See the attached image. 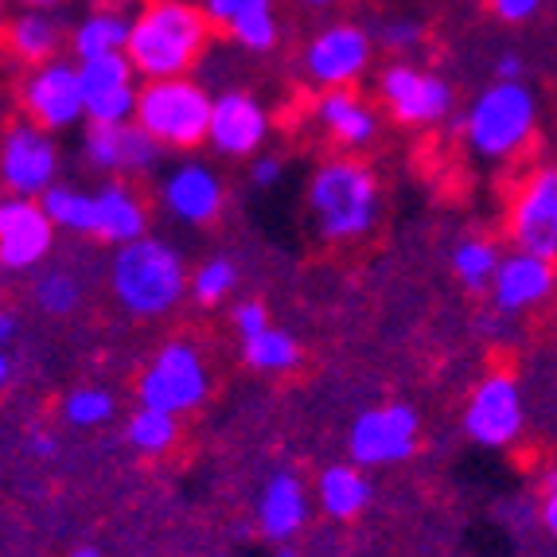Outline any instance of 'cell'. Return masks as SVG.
<instances>
[{"label": "cell", "instance_id": "19", "mask_svg": "<svg viewBox=\"0 0 557 557\" xmlns=\"http://www.w3.org/2000/svg\"><path fill=\"white\" fill-rule=\"evenodd\" d=\"M63 39H66V32L51 9H20L16 16L4 24V47L28 66L55 59Z\"/></svg>", "mask_w": 557, "mask_h": 557}, {"label": "cell", "instance_id": "11", "mask_svg": "<svg viewBox=\"0 0 557 557\" xmlns=\"http://www.w3.org/2000/svg\"><path fill=\"white\" fill-rule=\"evenodd\" d=\"M511 234L522 253L557 261V168H534L511 207Z\"/></svg>", "mask_w": 557, "mask_h": 557}, {"label": "cell", "instance_id": "28", "mask_svg": "<svg viewBox=\"0 0 557 557\" xmlns=\"http://www.w3.org/2000/svg\"><path fill=\"white\" fill-rule=\"evenodd\" d=\"M242 355H246V362L250 367H258V371H293L300 362V347L297 339L288 332H277V327H265V332L250 335V339H242Z\"/></svg>", "mask_w": 557, "mask_h": 557}, {"label": "cell", "instance_id": "31", "mask_svg": "<svg viewBox=\"0 0 557 557\" xmlns=\"http://www.w3.org/2000/svg\"><path fill=\"white\" fill-rule=\"evenodd\" d=\"M63 418L71 421V425H78V429L102 425V421L113 418V398L106 391H94V386H86V391H75V394H66Z\"/></svg>", "mask_w": 557, "mask_h": 557}, {"label": "cell", "instance_id": "4", "mask_svg": "<svg viewBox=\"0 0 557 557\" xmlns=\"http://www.w3.org/2000/svg\"><path fill=\"white\" fill-rule=\"evenodd\" d=\"M184 265L172 246L157 238L125 242L113 261V293L137 317H160L184 297Z\"/></svg>", "mask_w": 557, "mask_h": 557}, {"label": "cell", "instance_id": "33", "mask_svg": "<svg viewBox=\"0 0 557 557\" xmlns=\"http://www.w3.org/2000/svg\"><path fill=\"white\" fill-rule=\"evenodd\" d=\"M374 39H379V47L394 51V55H406V51H418L425 44V28L413 16H386L374 28Z\"/></svg>", "mask_w": 557, "mask_h": 557}, {"label": "cell", "instance_id": "1", "mask_svg": "<svg viewBox=\"0 0 557 557\" xmlns=\"http://www.w3.org/2000/svg\"><path fill=\"white\" fill-rule=\"evenodd\" d=\"M214 24L199 9V0H145L133 12L125 55L145 78L187 75L211 47Z\"/></svg>", "mask_w": 557, "mask_h": 557}, {"label": "cell", "instance_id": "27", "mask_svg": "<svg viewBox=\"0 0 557 557\" xmlns=\"http://www.w3.org/2000/svg\"><path fill=\"white\" fill-rule=\"evenodd\" d=\"M44 211L55 226H66V231L78 234H94L98 231V214H94V196L86 191H75V187L51 184L44 191Z\"/></svg>", "mask_w": 557, "mask_h": 557}, {"label": "cell", "instance_id": "9", "mask_svg": "<svg viewBox=\"0 0 557 557\" xmlns=\"http://www.w3.org/2000/svg\"><path fill=\"white\" fill-rule=\"evenodd\" d=\"M55 172L59 149L55 140L47 137V129H39L36 121L9 125V133L0 140V184L9 187L12 196L36 199L55 184Z\"/></svg>", "mask_w": 557, "mask_h": 557}, {"label": "cell", "instance_id": "44", "mask_svg": "<svg viewBox=\"0 0 557 557\" xmlns=\"http://www.w3.org/2000/svg\"><path fill=\"white\" fill-rule=\"evenodd\" d=\"M16 4H24V9H51L55 12L59 4H71V0H16Z\"/></svg>", "mask_w": 557, "mask_h": 557}, {"label": "cell", "instance_id": "16", "mask_svg": "<svg viewBox=\"0 0 557 557\" xmlns=\"http://www.w3.org/2000/svg\"><path fill=\"white\" fill-rule=\"evenodd\" d=\"M83 152L94 168H106V172H149L160 160V145L140 129L137 121H121V125L90 121V129L83 137Z\"/></svg>", "mask_w": 557, "mask_h": 557}, {"label": "cell", "instance_id": "32", "mask_svg": "<svg viewBox=\"0 0 557 557\" xmlns=\"http://www.w3.org/2000/svg\"><path fill=\"white\" fill-rule=\"evenodd\" d=\"M78 297H83V288H78V281L71 277V273H47V277H39V285H36L39 308L51 312V317H66V312H75Z\"/></svg>", "mask_w": 557, "mask_h": 557}, {"label": "cell", "instance_id": "14", "mask_svg": "<svg viewBox=\"0 0 557 557\" xmlns=\"http://www.w3.org/2000/svg\"><path fill=\"white\" fill-rule=\"evenodd\" d=\"M270 137V113L250 90H223L211 102L207 140L223 157H253Z\"/></svg>", "mask_w": 557, "mask_h": 557}, {"label": "cell", "instance_id": "36", "mask_svg": "<svg viewBox=\"0 0 557 557\" xmlns=\"http://www.w3.org/2000/svg\"><path fill=\"white\" fill-rule=\"evenodd\" d=\"M483 9L492 12L499 24L519 28V24H530V20L546 9V0H483Z\"/></svg>", "mask_w": 557, "mask_h": 557}, {"label": "cell", "instance_id": "21", "mask_svg": "<svg viewBox=\"0 0 557 557\" xmlns=\"http://www.w3.org/2000/svg\"><path fill=\"white\" fill-rule=\"evenodd\" d=\"M133 16L117 4H98L90 9L71 32V51L75 59H94V55H113V51H125L129 44Z\"/></svg>", "mask_w": 557, "mask_h": 557}, {"label": "cell", "instance_id": "12", "mask_svg": "<svg viewBox=\"0 0 557 557\" xmlns=\"http://www.w3.org/2000/svg\"><path fill=\"white\" fill-rule=\"evenodd\" d=\"M351 456L355 465L379 468V465H398L418 448V413L409 406H382L367 409L351 425Z\"/></svg>", "mask_w": 557, "mask_h": 557}, {"label": "cell", "instance_id": "35", "mask_svg": "<svg viewBox=\"0 0 557 557\" xmlns=\"http://www.w3.org/2000/svg\"><path fill=\"white\" fill-rule=\"evenodd\" d=\"M234 281H238V273H234L231 261L214 258L196 273V281H191V293H196V300H203V305H219V300H223L226 293L234 288Z\"/></svg>", "mask_w": 557, "mask_h": 557}, {"label": "cell", "instance_id": "49", "mask_svg": "<svg viewBox=\"0 0 557 557\" xmlns=\"http://www.w3.org/2000/svg\"><path fill=\"white\" fill-rule=\"evenodd\" d=\"M140 4H145V0H140Z\"/></svg>", "mask_w": 557, "mask_h": 557}, {"label": "cell", "instance_id": "45", "mask_svg": "<svg viewBox=\"0 0 557 557\" xmlns=\"http://www.w3.org/2000/svg\"><path fill=\"white\" fill-rule=\"evenodd\" d=\"M9 374H12V362H9V355L0 351V386H4V382H9Z\"/></svg>", "mask_w": 557, "mask_h": 557}, {"label": "cell", "instance_id": "41", "mask_svg": "<svg viewBox=\"0 0 557 557\" xmlns=\"http://www.w3.org/2000/svg\"><path fill=\"white\" fill-rule=\"evenodd\" d=\"M542 519H546L549 534H557V475H554V480H549L546 499H542Z\"/></svg>", "mask_w": 557, "mask_h": 557}, {"label": "cell", "instance_id": "30", "mask_svg": "<svg viewBox=\"0 0 557 557\" xmlns=\"http://www.w3.org/2000/svg\"><path fill=\"white\" fill-rule=\"evenodd\" d=\"M453 265H456V277L465 281L468 288H483L495 277V270H499V258H495V250L487 242H460Z\"/></svg>", "mask_w": 557, "mask_h": 557}, {"label": "cell", "instance_id": "43", "mask_svg": "<svg viewBox=\"0 0 557 557\" xmlns=\"http://www.w3.org/2000/svg\"><path fill=\"white\" fill-rule=\"evenodd\" d=\"M12 335H16V317H12V312H0V347L9 344Z\"/></svg>", "mask_w": 557, "mask_h": 557}, {"label": "cell", "instance_id": "48", "mask_svg": "<svg viewBox=\"0 0 557 557\" xmlns=\"http://www.w3.org/2000/svg\"><path fill=\"white\" fill-rule=\"evenodd\" d=\"M277 557H293V554H277Z\"/></svg>", "mask_w": 557, "mask_h": 557}, {"label": "cell", "instance_id": "34", "mask_svg": "<svg viewBox=\"0 0 557 557\" xmlns=\"http://www.w3.org/2000/svg\"><path fill=\"white\" fill-rule=\"evenodd\" d=\"M133 113H137V86L133 83L86 102V117L98 121V125H121V121H133Z\"/></svg>", "mask_w": 557, "mask_h": 557}, {"label": "cell", "instance_id": "2", "mask_svg": "<svg viewBox=\"0 0 557 557\" xmlns=\"http://www.w3.org/2000/svg\"><path fill=\"white\" fill-rule=\"evenodd\" d=\"M211 94L187 75L145 78V86L137 90L133 121L160 149H199L211 129Z\"/></svg>", "mask_w": 557, "mask_h": 557}, {"label": "cell", "instance_id": "46", "mask_svg": "<svg viewBox=\"0 0 557 557\" xmlns=\"http://www.w3.org/2000/svg\"><path fill=\"white\" fill-rule=\"evenodd\" d=\"M305 9H332V4H344V0H300Z\"/></svg>", "mask_w": 557, "mask_h": 557}, {"label": "cell", "instance_id": "38", "mask_svg": "<svg viewBox=\"0 0 557 557\" xmlns=\"http://www.w3.org/2000/svg\"><path fill=\"white\" fill-rule=\"evenodd\" d=\"M242 0H199V9L207 12V20H211L214 28H226L231 24V16L238 12Z\"/></svg>", "mask_w": 557, "mask_h": 557}, {"label": "cell", "instance_id": "18", "mask_svg": "<svg viewBox=\"0 0 557 557\" xmlns=\"http://www.w3.org/2000/svg\"><path fill=\"white\" fill-rule=\"evenodd\" d=\"M164 203L184 223H211L223 211V184L207 164H180L164 184Z\"/></svg>", "mask_w": 557, "mask_h": 557}, {"label": "cell", "instance_id": "13", "mask_svg": "<svg viewBox=\"0 0 557 557\" xmlns=\"http://www.w3.org/2000/svg\"><path fill=\"white\" fill-rule=\"evenodd\" d=\"M522 429V398L511 374H487L480 391L472 394L465 413V433L483 448H503L519 437Z\"/></svg>", "mask_w": 557, "mask_h": 557}, {"label": "cell", "instance_id": "47", "mask_svg": "<svg viewBox=\"0 0 557 557\" xmlns=\"http://www.w3.org/2000/svg\"><path fill=\"white\" fill-rule=\"evenodd\" d=\"M75 557H102V554H98V549H90V546H86V549H78Z\"/></svg>", "mask_w": 557, "mask_h": 557}, {"label": "cell", "instance_id": "3", "mask_svg": "<svg viewBox=\"0 0 557 557\" xmlns=\"http://www.w3.org/2000/svg\"><path fill=\"white\" fill-rule=\"evenodd\" d=\"M539 125V94L522 86V78H495L465 113V137L480 157L507 160L522 152Z\"/></svg>", "mask_w": 557, "mask_h": 557}, {"label": "cell", "instance_id": "5", "mask_svg": "<svg viewBox=\"0 0 557 557\" xmlns=\"http://www.w3.org/2000/svg\"><path fill=\"white\" fill-rule=\"evenodd\" d=\"M308 203L327 238H355L374 223V203H379L374 172L359 160H327L312 176Z\"/></svg>", "mask_w": 557, "mask_h": 557}, {"label": "cell", "instance_id": "39", "mask_svg": "<svg viewBox=\"0 0 557 557\" xmlns=\"http://www.w3.org/2000/svg\"><path fill=\"white\" fill-rule=\"evenodd\" d=\"M495 78H503V83L522 78V55L519 51H503V55L495 59Z\"/></svg>", "mask_w": 557, "mask_h": 557}, {"label": "cell", "instance_id": "25", "mask_svg": "<svg viewBox=\"0 0 557 557\" xmlns=\"http://www.w3.org/2000/svg\"><path fill=\"white\" fill-rule=\"evenodd\" d=\"M320 503L332 519H351L371 503V483L362 480V472L347 465H335L320 475Z\"/></svg>", "mask_w": 557, "mask_h": 557}, {"label": "cell", "instance_id": "8", "mask_svg": "<svg viewBox=\"0 0 557 557\" xmlns=\"http://www.w3.org/2000/svg\"><path fill=\"white\" fill-rule=\"evenodd\" d=\"M20 106L39 129H71L86 117L83 86H78V63L47 59L32 66V75L20 86Z\"/></svg>", "mask_w": 557, "mask_h": 557}, {"label": "cell", "instance_id": "20", "mask_svg": "<svg viewBox=\"0 0 557 557\" xmlns=\"http://www.w3.org/2000/svg\"><path fill=\"white\" fill-rule=\"evenodd\" d=\"M317 117L327 129V137H332L335 145H344V149H359V145H367V140L379 133V117H374V110L367 102H359L347 86L320 94Z\"/></svg>", "mask_w": 557, "mask_h": 557}, {"label": "cell", "instance_id": "29", "mask_svg": "<svg viewBox=\"0 0 557 557\" xmlns=\"http://www.w3.org/2000/svg\"><path fill=\"white\" fill-rule=\"evenodd\" d=\"M176 441V413H164V409H137L129 421V445L140 453H164L168 445Z\"/></svg>", "mask_w": 557, "mask_h": 557}, {"label": "cell", "instance_id": "15", "mask_svg": "<svg viewBox=\"0 0 557 557\" xmlns=\"http://www.w3.org/2000/svg\"><path fill=\"white\" fill-rule=\"evenodd\" d=\"M55 223L47 219L44 203L12 196L0 203V265L4 270H28L51 250Z\"/></svg>", "mask_w": 557, "mask_h": 557}, {"label": "cell", "instance_id": "26", "mask_svg": "<svg viewBox=\"0 0 557 557\" xmlns=\"http://www.w3.org/2000/svg\"><path fill=\"white\" fill-rule=\"evenodd\" d=\"M133 63L125 51H113V55H94V59H78V86H83V102H94L102 94L117 90V86L133 83Z\"/></svg>", "mask_w": 557, "mask_h": 557}, {"label": "cell", "instance_id": "42", "mask_svg": "<svg viewBox=\"0 0 557 557\" xmlns=\"http://www.w3.org/2000/svg\"><path fill=\"white\" fill-rule=\"evenodd\" d=\"M32 453H36L39 460H51V456H55V437H51V433H32Z\"/></svg>", "mask_w": 557, "mask_h": 557}, {"label": "cell", "instance_id": "40", "mask_svg": "<svg viewBox=\"0 0 557 557\" xmlns=\"http://www.w3.org/2000/svg\"><path fill=\"white\" fill-rule=\"evenodd\" d=\"M253 184L258 187H270V184H277L281 180V160H273V157H261V160H253Z\"/></svg>", "mask_w": 557, "mask_h": 557}, {"label": "cell", "instance_id": "24", "mask_svg": "<svg viewBox=\"0 0 557 557\" xmlns=\"http://www.w3.org/2000/svg\"><path fill=\"white\" fill-rule=\"evenodd\" d=\"M226 32H231V39L238 47H246L253 55H265L281 39L277 4L273 0H242L238 12L231 16V24H226Z\"/></svg>", "mask_w": 557, "mask_h": 557}, {"label": "cell", "instance_id": "6", "mask_svg": "<svg viewBox=\"0 0 557 557\" xmlns=\"http://www.w3.org/2000/svg\"><path fill=\"white\" fill-rule=\"evenodd\" d=\"M374 55V36L355 20H335L320 28L305 47V75L324 90L351 86L355 78L367 75Z\"/></svg>", "mask_w": 557, "mask_h": 557}, {"label": "cell", "instance_id": "17", "mask_svg": "<svg viewBox=\"0 0 557 557\" xmlns=\"http://www.w3.org/2000/svg\"><path fill=\"white\" fill-rule=\"evenodd\" d=\"M492 285H495V305L503 312H519V308H530L549 297V288H554V261L519 250L515 258L499 261Z\"/></svg>", "mask_w": 557, "mask_h": 557}, {"label": "cell", "instance_id": "37", "mask_svg": "<svg viewBox=\"0 0 557 557\" xmlns=\"http://www.w3.org/2000/svg\"><path fill=\"white\" fill-rule=\"evenodd\" d=\"M234 327L242 332V339H250V335H258V332L270 327V317H265V308L261 305L246 300V305H238V312H234Z\"/></svg>", "mask_w": 557, "mask_h": 557}, {"label": "cell", "instance_id": "23", "mask_svg": "<svg viewBox=\"0 0 557 557\" xmlns=\"http://www.w3.org/2000/svg\"><path fill=\"white\" fill-rule=\"evenodd\" d=\"M258 519H261V530L270 534V539H288V534H297L308 519V495L300 487L297 475H273L265 495H261V507H258Z\"/></svg>", "mask_w": 557, "mask_h": 557}, {"label": "cell", "instance_id": "7", "mask_svg": "<svg viewBox=\"0 0 557 557\" xmlns=\"http://www.w3.org/2000/svg\"><path fill=\"white\" fill-rule=\"evenodd\" d=\"M379 94L398 125H437V121H445L453 113L456 102L453 86L445 78L409 63V59H398V63L382 71Z\"/></svg>", "mask_w": 557, "mask_h": 557}, {"label": "cell", "instance_id": "10", "mask_svg": "<svg viewBox=\"0 0 557 557\" xmlns=\"http://www.w3.org/2000/svg\"><path fill=\"white\" fill-rule=\"evenodd\" d=\"M203 398L207 367L191 344H168L140 379V401L149 409L180 413V409H196Z\"/></svg>", "mask_w": 557, "mask_h": 557}, {"label": "cell", "instance_id": "22", "mask_svg": "<svg viewBox=\"0 0 557 557\" xmlns=\"http://www.w3.org/2000/svg\"><path fill=\"white\" fill-rule=\"evenodd\" d=\"M94 214H98V231L106 242H137L145 238V207L125 184H106L94 191Z\"/></svg>", "mask_w": 557, "mask_h": 557}]
</instances>
